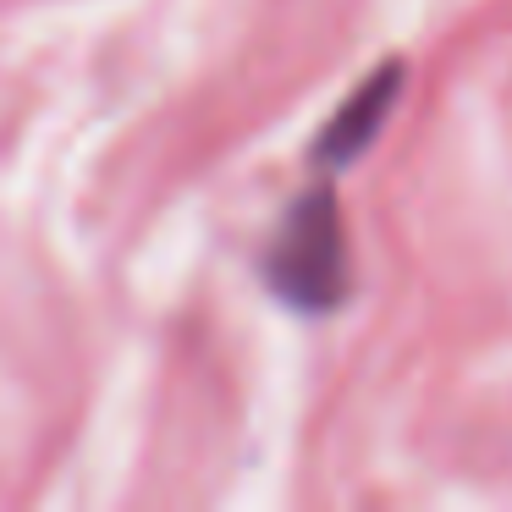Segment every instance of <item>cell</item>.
<instances>
[{
  "label": "cell",
  "instance_id": "obj_2",
  "mask_svg": "<svg viewBox=\"0 0 512 512\" xmlns=\"http://www.w3.org/2000/svg\"><path fill=\"white\" fill-rule=\"evenodd\" d=\"M397 94H402V61H380V67L369 72L342 105H336V116L325 122V133L314 138V160L331 166V171L353 166V160L380 138V127H386Z\"/></svg>",
  "mask_w": 512,
  "mask_h": 512
},
{
  "label": "cell",
  "instance_id": "obj_1",
  "mask_svg": "<svg viewBox=\"0 0 512 512\" xmlns=\"http://www.w3.org/2000/svg\"><path fill=\"white\" fill-rule=\"evenodd\" d=\"M265 276L292 309L331 314L353 287V254H347V221L336 193L314 188L287 210L276 243H270Z\"/></svg>",
  "mask_w": 512,
  "mask_h": 512
}]
</instances>
